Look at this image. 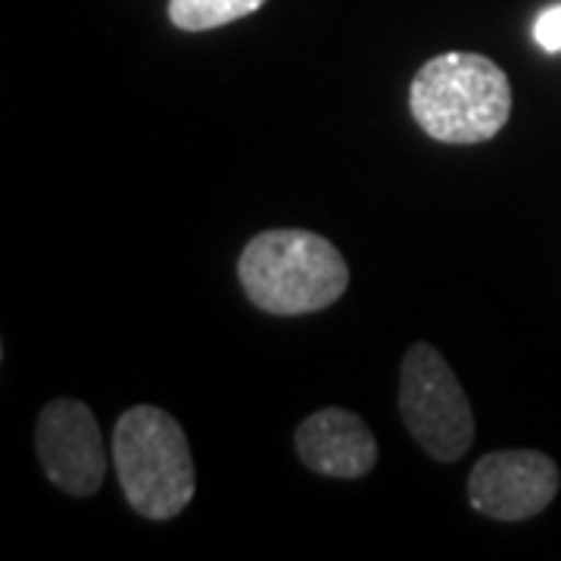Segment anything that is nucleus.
Wrapping results in <instances>:
<instances>
[{
	"label": "nucleus",
	"mask_w": 561,
	"mask_h": 561,
	"mask_svg": "<svg viewBox=\"0 0 561 561\" xmlns=\"http://www.w3.org/2000/svg\"><path fill=\"white\" fill-rule=\"evenodd\" d=\"M238 278L262 312L306 316L341 300L350 268L341 250L316 231L275 228L243 247Z\"/></svg>",
	"instance_id": "f257e3e1"
},
{
	"label": "nucleus",
	"mask_w": 561,
	"mask_h": 561,
	"mask_svg": "<svg viewBox=\"0 0 561 561\" xmlns=\"http://www.w3.org/2000/svg\"><path fill=\"white\" fill-rule=\"evenodd\" d=\"M534 38L546 54H561V3L546 7L534 22Z\"/></svg>",
	"instance_id": "1a4fd4ad"
},
{
	"label": "nucleus",
	"mask_w": 561,
	"mask_h": 561,
	"mask_svg": "<svg viewBox=\"0 0 561 561\" xmlns=\"http://www.w3.org/2000/svg\"><path fill=\"white\" fill-rule=\"evenodd\" d=\"M400 412L409 434L437 461L461 459L474 443L471 402L440 353L415 343L400 375Z\"/></svg>",
	"instance_id": "20e7f679"
},
{
	"label": "nucleus",
	"mask_w": 561,
	"mask_h": 561,
	"mask_svg": "<svg viewBox=\"0 0 561 561\" xmlns=\"http://www.w3.org/2000/svg\"><path fill=\"white\" fill-rule=\"evenodd\" d=\"M559 465L537 449H502L483 456L468 478V502L493 522H524L559 496Z\"/></svg>",
	"instance_id": "423d86ee"
},
{
	"label": "nucleus",
	"mask_w": 561,
	"mask_h": 561,
	"mask_svg": "<svg viewBox=\"0 0 561 561\" xmlns=\"http://www.w3.org/2000/svg\"><path fill=\"white\" fill-rule=\"evenodd\" d=\"M35 446L44 474L69 496H91L106 478V446L94 412L79 400H54L35 424Z\"/></svg>",
	"instance_id": "39448f33"
},
{
	"label": "nucleus",
	"mask_w": 561,
	"mask_h": 561,
	"mask_svg": "<svg viewBox=\"0 0 561 561\" xmlns=\"http://www.w3.org/2000/svg\"><path fill=\"white\" fill-rule=\"evenodd\" d=\"M265 0H169V20L184 32H209L262 10Z\"/></svg>",
	"instance_id": "6e6552de"
},
{
	"label": "nucleus",
	"mask_w": 561,
	"mask_h": 561,
	"mask_svg": "<svg viewBox=\"0 0 561 561\" xmlns=\"http://www.w3.org/2000/svg\"><path fill=\"white\" fill-rule=\"evenodd\" d=\"M113 461L128 505L150 522H169L194 500L197 474L187 437L157 405H135L116 421Z\"/></svg>",
	"instance_id": "7ed1b4c3"
},
{
	"label": "nucleus",
	"mask_w": 561,
	"mask_h": 561,
	"mask_svg": "<svg viewBox=\"0 0 561 561\" xmlns=\"http://www.w3.org/2000/svg\"><path fill=\"white\" fill-rule=\"evenodd\" d=\"M297 453L306 468L324 478L356 481L378 465L371 427L346 409H321L297 427Z\"/></svg>",
	"instance_id": "0eeeda50"
},
{
	"label": "nucleus",
	"mask_w": 561,
	"mask_h": 561,
	"mask_svg": "<svg viewBox=\"0 0 561 561\" xmlns=\"http://www.w3.org/2000/svg\"><path fill=\"white\" fill-rule=\"evenodd\" d=\"M409 110L421 128L443 144L496 138L512 116V84L483 54H440L415 72Z\"/></svg>",
	"instance_id": "f03ea898"
}]
</instances>
